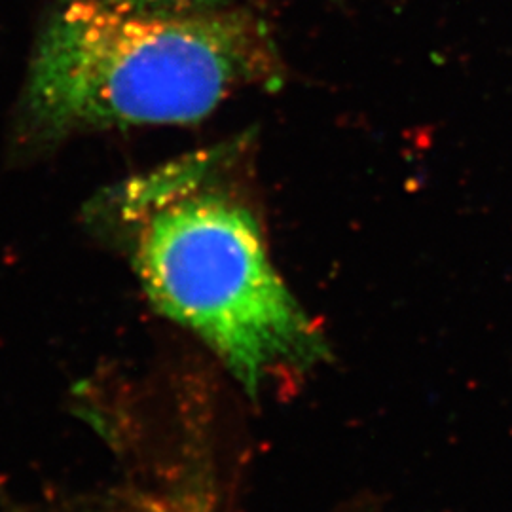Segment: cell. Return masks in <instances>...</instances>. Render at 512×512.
I'll return each instance as SVG.
<instances>
[{
  "instance_id": "1",
  "label": "cell",
  "mask_w": 512,
  "mask_h": 512,
  "mask_svg": "<svg viewBox=\"0 0 512 512\" xmlns=\"http://www.w3.org/2000/svg\"><path fill=\"white\" fill-rule=\"evenodd\" d=\"M281 82L274 38L251 10L145 16L67 0L38 38L23 114L29 135L57 141L88 129L192 124L243 88Z\"/></svg>"
},
{
  "instance_id": "2",
  "label": "cell",
  "mask_w": 512,
  "mask_h": 512,
  "mask_svg": "<svg viewBox=\"0 0 512 512\" xmlns=\"http://www.w3.org/2000/svg\"><path fill=\"white\" fill-rule=\"evenodd\" d=\"M207 167L173 165L131 186L122 205L139 220L135 266L150 302L255 395L270 372L310 368L329 348L275 272L253 209Z\"/></svg>"
},
{
  "instance_id": "3",
  "label": "cell",
  "mask_w": 512,
  "mask_h": 512,
  "mask_svg": "<svg viewBox=\"0 0 512 512\" xmlns=\"http://www.w3.org/2000/svg\"><path fill=\"white\" fill-rule=\"evenodd\" d=\"M110 8L145 16H192L234 6L236 0H97Z\"/></svg>"
}]
</instances>
